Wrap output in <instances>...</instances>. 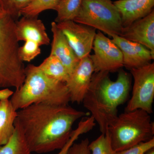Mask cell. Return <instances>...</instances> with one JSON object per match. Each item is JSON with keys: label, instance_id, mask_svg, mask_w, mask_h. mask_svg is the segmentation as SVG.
Segmentation results:
<instances>
[{"label": "cell", "instance_id": "f1b7e54d", "mask_svg": "<svg viewBox=\"0 0 154 154\" xmlns=\"http://www.w3.org/2000/svg\"><path fill=\"white\" fill-rule=\"evenodd\" d=\"M146 154H154V148L151 149Z\"/></svg>", "mask_w": 154, "mask_h": 154}, {"label": "cell", "instance_id": "8fae6325", "mask_svg": "<svg viewBox=\"0 0 154 154\" xmlns=\"http://www.w3.org/2000/svg\"><path fill=\"white\" fill-rule=\"evenodd\" d=\"M112 40L119 48L123 57V66L130 70L151 63L154 55L142 45L129 41L121 36L113 35Z\"/></svg>", "mask_w": 154, "mask_h": 154}, {"label": "cell", "instance_id": "83f0119b", "mask_svg": "<svg viewBox=\"0 0 154 154\" xmlns=\"http://www.w3.org/2000/svg\"><path fill=\"white\" fill-rule=\"evenodd\" d=\"M5 14V13L4 12V11H3L2 9V8L1 6H0V17H2V16Z\"/></svg>", "mask_w": 154, "mask_h": 154}, {"label": "cell", "instance_id": "277c9868", "mask_svg": "<svg viewBox=\"0 0 154 154\" xmlns=\"http://www.w3.org/2000/svg\"><path fill=\"white\" fill-rule=\"evenodd\" d=\"M15 22L8 14L0 17V88L17 90L25 81V67L19 57Z\"/></svg>", "mask_w": 154, "mask_h": 154}, {"label": "cell", "instance_id": "484cf974", "mask_svg": "<svg viewBox=\"0 0 154 154\" xmlns=\"http://www.w3.org/2000/svg\"><path fill=\"white\" fill-rule=\"evenodd\" d=\"M90 143L88 138L83 140L79 143H74L70 147L67 154H91L89 148Z\"/></svg>", "mask_w": 154, "mask_h": 154}, {"label": "cell", "instance_id": "d6986e66", "mask_svg": "<svg viewBox=\"0 0 154 154\" xmlns=\"http://www.w3.org/2000/svg\"><path fill=\"white\" fill-rule=\"evenodd\" d=\"M82 0H60L54 11L57 12L55 22L74 21L78 16Z\"/></svg>", "mask_w": 154, "mask_h": 154}, {"label": "cell", "instance_id": "7a4b0ae2", "mask_svg": "<svg viewBox=\"0 0 154 154\" xmlns=\"http://www.w3.org/2000/svg\"><path fill=\"white\" fill-rule=\"evenodd\" d=\"M130 75L119 70L115 81L110 79L109 72H94L89 90L83 99L84 107L105 134L118 116L117 107L128 99L130 91Z\"/></svg>", "mask_w": 154, "mask_h": 154}, {"label": "cell", "instance_id": "d4e9b609", "mask_svg": "<svg viewBox=\"0 0 154 154\" xmlns=\"http://www.w3.org/2000/svg\"><path fill=\"white\" fill-rule=\"evenodd\" d=\"M154 148V138L147 141L141 142L122 151L119 154H146Z\"/></svg>", "mask_w": 154, "mask_h": 154}, {"label": "cell", "instance_id": "9c48e42d", "mask_svg": "<svg viewBox=\"0 0 154 154\" xmlns=\"http://www.w3.org/2000/svg\"><path fill=\"white\" fill-rule=\"evenodd\" d=\"M57 25L80 60L90 55L96 36V29L73 21Z\"/></svg>", "mask_w": 154, "mask_h": 154}, {"label": "cell", "instance_id": "5b68a950", "mask_svg": "<svg viewBox=\"0 0 154 154\" xmlns=\"http://www.w3.org/2000/svg\"><path fill=\"white\" fill-rule=\"evenodd\" d=\"M107 131L112 147L117 152L154 138V123L150 114L140 109L118 115Z\"/></svg>", "mask_w": 154, "mask_h": 154}, {"label": "cell", "instance_id": "3957f363", "mask_svg": "<svg viewBox=\"0 0 154 154\" xmlns=\"http://www.w3.org/2000/svg\"><path fill=\"white\" fill-rule=\"evenodd\" d=\"M25 79L10 100L14 109L20 110L35 103L68 105L69 93L66 83L45 75L38 66L29 64L25 68Z\"/></svg>", "mask_w": 154, "mask_h": 154}, {"label": "cell", "instance_id": "4fadbf2b", "mask_svg": "<svg viewBox=\"0 0 154 154\" xmlns=\"http://www.w3.org/2000/svg\"><path fill=\"white\" fill-rule=\"evenodd\" d=\"M15 32L19 41H33L40 46L50 43L45 26L38 17L23 16L15 22Z\"/></svg>", "mask_w": 154, "mask_h": 154}, {"label": "cell", "instance_id": "7c38bea8", "mask_svg": "<svg viewBox=\"0 0 154 154\" xmlns=\"http://www.w3.org/2000/svg\"><path fill=\"white\" fill-rule=\"evenodd\" d=\"M119 36L142 45L154 55V10L146 17L123 27Z\"/></svg>", "mask_w": 154, "mask_h": 154}, {"label": "cell", "instance_id": "9a60e30c", "mask_svg": "<svg viewBox=\"0 0 154 154\" xmlns=\"http://www.w3.org/2000/svg\"><path fill=\"white\" fill-rule=\"evenodd\" d=\"M113 3L120 14L123 27L129 26L154 11V0H117Z\"/></svg>", "mask_w": 154, "mask_h": 154}, {"label": "cell", "instance_id": "7402d4cb", "mask_svg": "<svg viewBox=\"0 0 154 154\" xmlns=\"http://www.w3.org/2000/svg\"><path fill=\"white\" fill-rule=\"evenodd\" d=\"M89 148L92 154H119L112 147L107 130L89 143Z\"/></svg>", "mask_w": 154, "mask_h": 154}, {"label": "cell", "instance_id": "ba28073f", "mask_svg": "<svg viewBox=\"0 0 154 154\" xmlns=\"http://www.w3.org/2000/svg\"><path fill=\"white\" fill-rule=\"evenodd\" d=\"M94 54L89 55L94 72L116 71L123 66V57L119 48L112 39L98 31L93 44Z\"/></svg>", "mask_w": 154, "mask_h": 154}, {"label": "cell", "instance_id": "e0dca14e", "mask_svg": "<svg viewBox=\"0 0 154 154\" xmlns=\"http://www.w3.org/2000/svg\"><path fill=\"white\" fill-rule=\"evenodd\" d=\"M15 131L6 144L0 147V154H32L22 128L17 120Z\"/></svg>", "mask_w": 154, "mask_h": 154}, {"label": "cell", "instance_id": "8992f818", "mask_svg": "<svg viewBox=\"0 0 154 154\" xmlns=\"http://www.w3.org/2000/svg\"><path fill=\"white\" fill-rule=\"evenodd\" d=\"M73 21L110 36H120L123 28L120 14L111 0H82Z\"/></svg>", "mask_w": 154, "mask_h": 154}, {"label": "cell", "instance_id": "ac0fdd59", "mask_svg": "<svg viewBox=\"0 0 154 154\" xmlns=\"http://www.w3.org/2000/svg\"><path fill=\"white\" fill-rule=\"evenodd\" d=\"M38 66L45 75L58 82L66 83L69 75L60 61L51 54Z\"/></svg>", "mask_w": 154, "mask_h": 154}, {"label": "cell", "instance_id": "30bf717a", "mask_svg": "<svg viewBox=\"0 0 154 154\" xmlns=\"http://www.w3.org/2000/svg\"><path fill=\"white\" fill-rule=\"evenodd\" d=\"M94 72L93 62L89 56L80 60L66 83L71 102L78 104L82 102L91 85Z\"/></svg>", "mask_w": 154, "mask_h": 154}, {"label": "cell", "instance_id": "2e32d148", "mask_svg": "<svg viewBox=\"0 0 154 154\" xmlns=\"http://www.w3.org/2000/svg\"><path fill=\"white\" fill-rule=\"evenodd\" d=\"M17 111L8 99L0 101V147L6 144L14 134Z\"/></svg>", "mask_w": 154, "mask_h": 154}, {"label": "cell", "instance_id": "4316f807", "mask_svg": "<svg viewBox=\"0 0 154 154\" xmlns=\"http://www.w3.org/2000/svg\"><path fill=\"white\" fill-rule=\"evenodd\" d=\"M14 93V91L8 88L0 90V101L8 100L11 96H13Z\"/></svg>", "mask_w": 154, "mask_h": 154}, {"label": "cell", "instance_id": "6da1fadb", "mask_svg": "<svg viewBox=\"0 0 154 154\" xmlns=\"http://www.w3.org/2000/svg\"><path fill=\"white\" fill-rule=\"evenodd\" d=\"M86 115L68 105L35 103L18 110L16 120L31 152L42 154L62 148L75 122Z\"/></svg>", "mask_w": 154, "mask_h": 154}, {"label": "cell", "instance_id": "603a6c76", "mask_svg": "<svg viewBox=\"0 0 154 154\" xmlns=\"http://www.w3.org/2000/svg\"><path fill=\"white\" fill-rule=\"evenodd\" d=\"M33 0H0V6L6 14L16 20L20 13Z\"/></svg>", "mask_w": 154, "mask_h": 154}, {"label": "cell", "instance_id": "5bb4252c", "mask_svg": "<svg viewBox=\"0 0 154 154\" xmlns=\"http://www.w3.org/2000/svg\"><path fill=\"white\" fill-rule=\"evenodd\" d=\"M51 30L53 39L50 54L55 56L60 61L70 75L78 65L80 59L55 22L51 23Z\"/></svg>", "mask_w": 154, "mask_h": 154}, {"label": "cell", "instance_id": "ffe728a7", "mask_svg": "<svg viewBox=\"0 0 154 154\" xmlns=\"http://www.w3.org/2000/svg\"><path fill=\"white\" fill-rule=\"evenodd\" d=\"M60 0H33L22 9L20 13L22 17H37L42 12L55 9Z\"/></svg>", "mask_w": 154, "mask_h": 154}, {"label": "cell", "instance_id": "52a82bcc", "mask_svg": "<svg viewBox=\"0 0 154 154\" xmlns=\"http://www.w3.org/2000/svg\"><path fill=\"white\" fill-rule=\"evenodd\" d=\"M134 79L132 96L125 111L140 109L153 112L154 99V63L130 70Z\"/></svg>", "mask_w": 154, "mask_h": 154}, {"label": "cell", "instance_id": "cb8c5ba5", "mask_svg": "<svg viewBox=\"0 0 154 154\" xmlns=\"http://www.w3.org/2000/svg\"><path fill=\"white\" fill-rule=\"evenodd\" d=\"M40 45L33 41H25L21 47H19V57L23 62H30L41 53Z\"/></svg>", "mask_w": 154, "mask_h": 154}, {"label": "cell", "instance_id": "44dd1931", "mask_svg": "<svg viewBox=\"0 0 154 154\" xmlns=\"http://www.w3.org/2000/svg\"><path fill=\"white\" fill-rule=\"evenodd\" d=\"M95 125V121L92 116L82 119L79 122L77 128L73 130L69 140L57 154H67L70 147L80 136L91 131Z\"/></svg>", "mask_w": 154, "mask_h": 154}]
</instances>
